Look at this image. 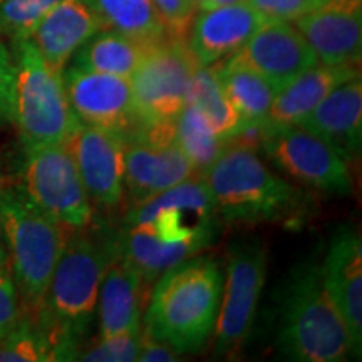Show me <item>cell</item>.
I'll list each match as a JSON object with an SVG mask.
<instances>
[{
    "label": "cell",
    "instance_id": "33",
    "mask_svg": "<svg viewBox=\"0 0 362 362\" xmlns=\"http://www.w3.org/2000/svg\"><path fill=\"white\" fill-rule=\"evenodd\" d=\"M245 2L255 7L267 19L293 22L298 17L322 7L330 0H245Z\"/></svg>",
    "mask_w": 362,
    "mask_h": 362
},
{
    "label": "cell",
    "instance_id": "20",
    "mask_svg": "<svg viewBox=\"0 0 362 362\" xmlns=\"http://www.w3.org/2000/svg\"><path fill=\"white\" fill-rule=\"evenodd\" d=\"M143 285L144 280L139 270L116 250L104 270L99 287L96 307L101 337L141 330Z\"/></svg>",
    "mask_w": 362,
    "mask_h": 362
},
{
    "label": "cell",
    "instance_id": "7",
    "mask_svg": "<svg viewBox=\"0 0 362 362\" xmlns=\"http://www.w3.org/2000/svg\"><path fill=\"white\" fill-rule=\"evenodd\" d=\"M11 44L16 62L13 123L22 146L27 149L67 141L79 119L67 101L62 72L44 61L30 39Z\"/></svg>",
    "mask_w": 362,
    "mask_h": 362
},
{
    "label": "cell",
    "instance_id": "34",
    "mask_svg": "<svg viewBox=\"0 0 362 362\" xmlns=\"http://www.w3.org/2000/svg\"><path fill=\"white\" fill-rule=\"evenodd\" d=\"M16 62L12 52L0 40V124L13 123Z\"/></svg>",
    "mask_w": 362,
    "mask_h": 362
},
{
    "label": "cell",
    "instance_id": "19",
    "mask_svg": "<svg viewBox=\"0 0 362 362\" xmlns=\"http://www.w3.org/2000/svg\"><path fill=\"white\" fill-rule=\"evenodd\" d=\"M300 126L320 136L349 163L356 161L362 146L361 74L330 90Z\"/></svg>",
    "mask_w": 362,
    "mask_h": 362
},
{
    "label": "cell",
    "instance_id": "4",
    "mask_svg": "<svg viewBox=\"0 0 362 362\" xmlns=\"http://www.w3.org/2000/svg\"><path fill=\"white\" fill-rule=\"evenodd\" d=\"M220 220L230 223L292 221L305 211L304 193L265 165L255 146L232 138L202 176Z\"/></svg>",
    "mask_w": 362,
    "mask_h": 362
},
{
    "label": "cell",
    "instance_id": "24",
    "mask_svg": "<svg viewBox=\"0 0 362 362\" xmlns=\"http://www.w3.org/2000/svg\"><path fill=\"white\" fill-rule=\"evenodd\" d=\"M153 44L104 29L74 54V66L129 79Z\"/></svg>",
    "mask_w": 362,
    "mask_h": 362
},
{
    "label": "cell",
    "instance_id": "30",
    "mask_svg": "<svg viewBox=\"0 0 362 362\" xmlns=\"http://www.w3.org/2000/svg\"><path fill=\"white\" fill-rule=\"evenodd\" d=\"M141 330L134 334L101 337L96 344L81 349L76 361L89 362H133L139 349Z\"/></svg>",
    "mask_w": 362,
    "mask_h": 362
},
{
    "label": "cell",
    "instance_id": "3",
    "mask_svg": "<svg viewBox=\"0 0 362 362\" xmlns=\"http://www.w3.org/2000/svg\"><path fill=\"white\" fill-rule=\"evenodd\" d=\"M223 275L215 259L194 255L156 280L143 330L180 356L197 354L214 337Z\"/></svg>",
    "mask_w": 362,
    "mask_h": 362
},
{
    "label": "cell",
    "instance_id": "35",
    "mask_svg": "<svg viewBox=\"0 0 362 362\" xmlns=\"http://www.w3.org/2000/svg\"><path fill=\"white\" fill-rule=\"evenodd\" d=\"M136 361L139 362H175L180 361V354L171 349L168 344L158 341L146 334L141 327V337H139V349Z\"/></svg>",
    "mask_w": 362,
    "mask_h": 362
},
{
    "label": "cell",
    "instance_id": "32",
    "mask_svg": "<svg viewBox=\"0 0 362 362\" xmlns=\"http://www.w3.org/2000/svg\"><path fill=\"white\" fill-rule=\"evenodd\" d=\"M24 310L11 269H0V337L19 325L27 315Z\"/></svg>",
    "mask_w": 362,
    "mask_h": 362
},
{
    "label": "cell",
    "instance_id": "15",
    "mask_svg": "<svg viewBox=\"0 0 362 362\" xmlns=\"http://www.w3.org/2000/svg\"><path fill=\"white\" fill-rule=\"evenodd\" d=\"M324 285L349 330L352 356L362 347V242L349 225L339 226L320 259Z\"/></svg>",
    "mask_w": 362,
    "mask_h": 362
},
{
    "label": "cell",
    "instance_id": "29",
    "mask_svg": "<svg viewBox=\"0 0 362 362\" xmlns=\"http://www.w3.org/2000/svg\"><path fill=\"white\" fill-rule=\"evenodd\" d=\"M61 0H0V37L30 39L39 22Z\"/></svg>",
    "mask_w": 362,
    "mask_h": 362
},
{
    "label": "cell",
    "instance_id": "14",
    "mask_svg": "<svg viewBox=\"0 0 362 362\" xmlns=\"http://www.w3.org/2000/svg\"><path fill=\"white\" fill-rule=\"evenodd\" d=\"M67 144L90 203L119 205L124 198V136L79 123Z\"/></svg>",
    "mask_w": 362,
    "mask_h": 362
},
{
    "label": "cell",
    "instance_id": "12",
    "mask_svg": "<svg viewBox=\"0 0 362 362\" xmlns=\"http://www.w3.org/2000/svg\"><path fill=\"white\" fill-rule=\"evenodd\" d=\"M198 176L173 141V123L134 128L124 136V194L129 206Z\"/></svg>",
    "mask_w": 362,
    "mask_h": 362
},
{
    "label": "cell",
    "instance_id": "36",
    "mask_svg": "<svg viewBox=\"0 0 362 362\" xmlns=\"http://www.w3.org/2000/svg\"><path fill=\"white\" fill-rule=\"evenodd\" d=\"M237 2H245V0H205L198 11H205V8H214L220 6H228V4H237Z\"/></svg>",
    "mask_w": 362,
    "mask_h": 362
},
{
    "label": "cell",
    "instance_id": "27",
    "mask_svg": "<svg viewBox=\"0 0 362 362\" xmlns=\"http://www.w3.org/2000/svg\"><path fill=\"white\" fill-rule=\"evenodd\" d=\"M173 141L192 163L194 173L203 176L230 139L223 138L200 111L185 104L173 121Z\"/></svg>",
    "mask_w": 362,
    "mask_h": 362
},
{
    "label": "cell",
    "instance_id": "16",
    "mask_svg": "<svg viewBox=\"0 0 362 362\" xmlns=\"http://www.w3.org/2000/svg\"><path fill=\"white\" fill-rule=\"evenodd\" d=\"M320 64H359L362 54V2L330 0L292 22Z\"/></svg>",
    "mask_w": 362,
    "mask_h": 362
},
{
    "label": "cell",
    "instance_id": "37",
    "mask_svg": "<svg viewBox=\"0 0 362 362\" xmlns=\"http://www.w3.org/2000/svg\"><path fill=\"white\" fill-rule=\"evenodd\" d=\"M0 269H8V255H7L6 240H4V235H2V228H0Z\"/></svg>",
    "mask_w": 362,
    "mask_h": 362
},
{
    "label": "cell",
    "instance_id": "39",
    "mask_svg": "<svg viewBox=\"0 0 362 362\" xmlns=\"http://www.w3.org/2000/svg\"><path fill=\"white\" fill-rule=\"evenodd\" d=\"M4 181V176H2V171H0V183H2Z\"/></svg>",
    "mask_w": 362,
    "mask_h": 362
},
{
    "label": "cell",
    "instance_id": "5",
    "mask_svg": "<svg viewBox=\"0 0 362 362\" xmlns=\"http://www.w3.org/2000/svg\"><path fill=\"white\" fill-rule=\"evenodd\" d=\"M277 347L298 362H341L352 342L341 312L324 285L320 259L302 260L282 287Z\"/></svg>",
    "mask_w": 362,
    "mask_h": 362
},
{
    "label": "cell",
    "instance_id": "26",
    "mask_svg": "<svg viewBox=\"0 0 362 362\" xmlns=\"http://www.w3.org/2000/svg\"><path fill=\"white\" fill-rule=\"evenodd\" d=\"M220 62L200 66L194 71L188 86L187 104L200 111L223 138L232 139L242 128V121L221 84Z\"/></svg>",
    "mask_w": 362,
    "mask_h": 362
},
{
    "label": "cell",
    "instance_id": "31",
    "mask_svg": "<svg viewBox=\"0 0 362 362\" xmlns=\"http://www.w3.org/2000/svg\"><path fill=\"white\" fill-rule=\"evenodd\" d=\"M151 2L168 35L187 37L197 12L194 0H151Z\"/></svg>",
    "mask_w": 362,
    "mask_h": 362
},
{
    "label": "cell",
    "instance_id": "22",
    "mask_svg": "<svg viewBox=\"0 0 362 362\" xmlns=\"http://www.w3.org/2000/svg\"><path fill=\"white\" fill-rule=\"evenodd\" d=\"M361 74L359 64H315L280 88L272 103L267 124H300L339 84Z\"/></svg>",
    "mask_w": 362,
    "mask_h": 362
},
{
    "label": "cell",
    "instance_id": "6",
    "mask_svg": "<svg viewBox=\"0 0 362 362\" xmlns=\"http://www.w3.org/2000/svg\"><path fill=\"white\" fill-rule=\"evenodd\" d=\"M0 228L6 240L8 269L33 317L42 305L71 230L35 205L22 183H0Z\"/></svg>",
    "mask_w": 362,
    "mask_h": 362
},
{
    "label": "cell",
    "instance_id": "17",
    "mask_svg": "<svg viewBox=\"0 0 362 362\" xmlns=\"http://www.w3.org/2000/svg\"><path fill=\"white\" fill-rule=\"evenodd\" d=\"M237 52L277 90L319 64L304 35L287 21H265Z\"/></svg>",
    "mask_w": 362,
    "mask_h": 362
},
{
    "label": "cell",
    "instance_id": "8",
    "mask_svg": "<svg viewBox=\"0 0 362 362\" xmlns=\"http://www.w3.org/2000/svg\"><path fill=\"white\" fill-rule=\"evenodd\" d=\"M200 67L189 51L187 37L166 35L149 47L131 76L136 124L161 126L173 123L187 104L194 71Z\"/></svg>",
    "mask_w": 362,
    "mask_h": 362
},
{
    "label": "cell",
    "instance_id": "2",
    "mask_svg": "<svg viewBox=\"0 0 362 362\" xmlns=\"http://www.w3.org/2000/svg\"><path fill=\"white\" fill-rule=\"evenodd\" d=\"M117 250L115 235H88L71 230L42 305L33 315L35 324L47 334L56 361H76L83 349L98 305L99 287L112 255Z\"/></svg>",
    "mask_w": 362,
    "mask_h": 362
},
{
    "label": "cell",
    "instance_id": "23",
    "mask_svg": "<svg viewBox=\"0 0 362 362\" xmlns=\"http://www.w3.org/2000/svg\"><path fill=\"white\" fill-rule=\"evenodd\" d=\"M220 79L243 128L267 124L277 89L238 52L220 62Z\"/></svg>",
    "mask_w": 362,
    "mask_h": 362
},
{
    "label": "cell",
    "instance_id": "13",
    "mask_svg": "<svg viewBox=\"0 0 362 362\" xmlns=\"http://www.w3.org/2000/svg\"><path fill=\"white\" fill-rule=\"evenodd\" d=\"M62 81L79 123L123 136L134 128L136 111L129 79L72 64L62 71Z\"/></svg>",
    "mask_w": 362,
    "mask_h": 362
},
{
    "label": "cell",
    "instance_id": "18",
    "mask_svg": "<svg viewBox=\"0 0 362 362\" xmlns=\"http://www.w3.org/2000/svg\"><path fill=\"white\" fill-rule=\"evenodd\" d=\"M265 21L248 2L205 8L189 25L187 44L198 64H215L240 51Z\"/></svg>",
    "mask_w": 362,
    "mask_h": 362
},
{
    "label": "cell",
    "instance_id": "25",
    "mask_svg": "<svg viewBox=\"0 0 362 362\" xmlns=\"http://www.w3.org/2000/svg\"><path fill=\"white\" fill-rule=\"evenodd\" d=\"M96 16L103 30H115L141 42H158L165 39V24L151 0H84Z\"/></svg>",
    "mask_w": 362,
    "mask_h": 362
},
{
    "label": "cell",
    "instance_id": "11",
    "mask_svg": "<svg viewBox=\"0 0 362 362\" xmlns=\"http://www.w3.org/2000/svg\"><path fill=\"white\" fill-rule=\"evenodd\" d=\"M267 279V248L262 242H243L230 252L218 317L215 352L232 354L247 341L257 317Z\"/></svg>",
    "mask_w": 362,
    "mask_h": 362
},
{
    "label": "cell",
    "instance_id": "9",
    "mask_svg": "<svg viewBox=\"0 0 362 362\" xmlns=\"http://www.w3.org/2000/svg\"><path fill=\"white\" fill-rule=\"evenodd\" d=\"M22 187L35 205L69 230L93 221V203L67 141L27 148Z\"/></svg>",
    "mask_w": 362,
    "mask_h": 362
},
{
    "label": "cell",
    "instance_id": "21",
    "mask_svg": "<svg viewBox=\"0 0 362 362\" xmlns=\"http://www.w3.org/2000/svg\"><path fill=\"white\" fill-rule=\"evenodd\" d=\"M101 24L84 0H61L39 22L30 35L40 56L54 71L62 72L90 37H94Z\"/></svg>",
    "mask_w": 362,
    "mask_h": 362
},
{
    "label": "cell",
    "instance_id": "28",
    "mask_svg": "<svg viewBox=\"0 0 362 362\" xmlns=\"http://www.w3.org/2000/svg\"><path fill=\"white\" fill-rule=\"evenodd\" d=\"M56 361L47 334L25 315L16 329L0 337V362Z\"/></svg>",
    "mask_w": 362,
    "mask_h": 362
},
{
    "label": "cell",
    "instance_id": "1",
    "mask_svg": "<svg viewBox=\"0 0 362 362\" xmlns=\"http://www.w3.org/2000/svg\"><path fill=\"white\" fill-rule=\"evenodd\" d=\"M220 216L202 176L181 181L156 197L129 206L117 252L139 270L146 284L192 259L218 235Z\"/></svg>",
    "mask_w": 362,
    "mask_h": 362
},
{
    "label": "cell",
    "instance_id": "38",
    "mask_svg": "<svg viewBox=\"0 0 362 362\" xmlns=\"http://www.w3.org/2000/svg\"><path fill=\"white\" fill-rule=\"evenodd\" d=\"M203 2H205V0H194V4H197V8H200V6H202Z\"/></svg>",
    "mask_w": 362,
    "mask_h": 362
},
{
    "label": "cell",
    "instance_id": "10",
    "mask_svg": "<svg viewBox=\"0 0 362 362\" xmlns=\"http://www.w3.org/2000/svg\"><path fill=\"white\" fill-rule=\"evenodd\" d=\"M265 156L298 183L325 194L352 192L349 161L304 126H264L260 146Z\"/></svg>",
    "mask_w": 362,
    "mask_h": 362
}]
</instances>
